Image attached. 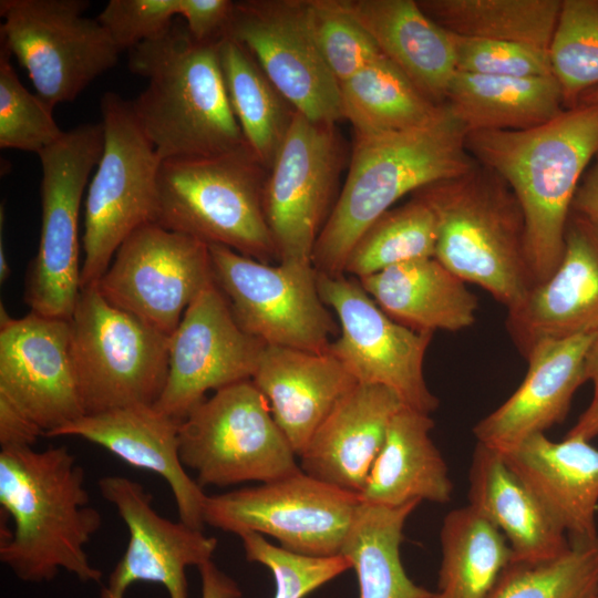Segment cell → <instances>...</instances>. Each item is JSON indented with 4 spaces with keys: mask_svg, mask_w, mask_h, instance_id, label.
<instances>
[{
    "mask_svg": "<svg viewBox=\"0 0 598 598\" xmlns=\"http://www.w3.org/2000/svg\"><path fill=\"white\" fill-rule=\"evenodd\" d=\"M86 0H1L0 41L51 107L71 102L112 69L121 50Z\"/></svg>",
    "mask_w": 598,
    "mask_h": 598,
    "instance_id": "cell-11",
    "label": "cell"
},
{
    "mask_svg": "<svg viewBox=\"0 0 598 598\" xmlns=\"http://www.w3.org/2000/svg\"><path fill=\"white\" fill-rule=\"evenodd\" d=\"M185 0H111L97 17L122 51L156 38L183 16Z\"/></svg>",
    "mask_w": 598,
    "mask_h": 598,
    "instance_id": "cell-44",
    "label": "cell"
},
{
    "mask_svg": "<svg viewBox=\"0 0 598 598\" xmlns=\"http://www.w3.org/2000/svg\"><path fill=\"white\" fill-rule=\"evenodd\" d=\"M71 352L86 414L154 405L166 382L169 337L81 287L70 319Z\"/></svg>",
    "mask_w": 598,
    "mask_h": 598,
    "instance_id": "cell-7",
    "label": "cell"
},
{
    "mask_svg": "<svg viewBox=\"0 0 598 598\" xmlns=\"http://www.w3.org/2000/svg\"><path fill=\"white\" fill-rule=\"evenodd\" d=\"M318 291L340 323L332 354L359 383L392 390L402 403L431 414L439 399L424 378V358L432 332H421L390 318L359 280L317 272Z\"/></svg>",
    "mask_w": 598,
    "mask_h": 598,
    "instance_id": "cell-14",
    "label": "cell"
},
{
    "mask_svg": "<svg viewBox=\"0 0 598 598\" xmlns=\"http://www.w3.org/2000/svg\"><path fill=\"white\" fill-rule=\"evenodd\" d=\"M598 435V402L590 405L579 416L577 423L568 431L566 436L579 437L590 441Z\"/></svg>",
    "mask_w": 598,
    "mask_h": 598,
    "instance_id": "cell-49",
    "label": "cell"
},
{
    "mask_svg": "<svg viewBox=\"0 0 598 598\" xmlns=\"http://www.w3.org/2000/svg\"><path fill=\"white\" fill-rule=\"evenodd\" d=\"M226 35L249 50L296 112L328 124L343 120L340 84L315 41L308 0L236 1Z\"/></svg>",
    "mask_w": 598,
    "mask_h": 598,
    "instance_id": "cell-17",
    "label": "cell"
},
{
    "mask_svg": "<svg viewBox=\"0 0 598 598\" xmlns=\"http://www.w3.org/2000/svg\"><path fill=\"white\" fill-rule=\"evenodd\" d=\"M252 382L299 457L337 401L357 381L329 352L265 346Z\"/></svg>",
    "mask_w": 598,
    "mask_h": 598,
    "instance_id": "cell-26",
    "label": "cell"
},
{
    "mask_svg": "<svg viewBox=\"0 0 598 598\" xmlns=\"http://www.w3.org/2000/svg\"><path fill=\"white\" fill-rule=\"evenodd\" d=\"M382 54L433 103L445 102L456 72L453 34L430 19L416 0H341Z\"/></svg>",
    "mask_w": 598,
    "mask_h": 598,
    "instance_id": "cell-28",
    "label": "cell"
},
{
    "mask_svg": "<svg viewBox=\"0 0 598 598\" xmlns=\"http://www.w3.org/2000/svg\"><path fill=\"white\" fill-rule=\"evenodd\" d=\"M0 396L49 436L85 415L71 352V323L30 312L10 317L1 305Z\"/></svg>",
    "mask_w": 598,
    "mask_h": 598,
    "instance_id": "cell-19",
    "label": "cell"
},
{
    "mask_svg": "<svg viewBox=\"0 0 598 598\" xmlns=\"http://www.w3.org/2000/svg\"><path fill=\"white\" fill-rule=\"evenodd\" d=\"M501 454L568 534L569 542L598 537V448L589 441L566 436L555 442L539 433Z\"/></svg>",
    "mask_w": 598,
    "mask_h": 598,
    "instance_id": "cell-25",
    "label": "cell"
},
{
    "mask_svg": "<svg viewBox=\"0 0 598 598\" xmlns=\"http://www.w3.org/2000/svg\"><path fill=\"white\" fill-rule=\"evenodd\" d=\"M268 171L250 148L161 162L156 225L269 264L276 247L264 212Z\"/></svg>",
    "mask_w": 598,
    "mask_h": 598,
    "instance_id": "cell-6",
    "label": "cell"
},
{
    "mask_svg": "<svg viewBox=\"0 0 598 598\" xmlns=\"http://www.w3.org/2000/svg\"><path fill=\"white\" fill-rule=\"evenodd\" d=\"M218 58L233 113L256 158L269 171L296 110L274 86L249 50L225 35Z\"/></svg>",
    "mask_w": 598,
    "mask_h": 598,
    "instance_id": "cell-33",
    "label": "cell"
},
{
    "mask_svg": "<svg viewBox=\"0 0 598 598\" xmlns=\"http://www.w3.org/2000/svg\"><path fill=\"white\" fill-rule=\"evenodd\" d=\"M0 226H1V237H0V281L4 282L10 274L11 269L7 259V255L3 248V241H2V220L0 219Z\"/></svg>",
    "mask_w": 598,
    "mask_h": 598,
    "instance_id": "cell-51",
    "label": "cell"
},
{
    "mask_svg": "<svg viewBox=\"0 0 598 598\" xmlns=\"http://www.w3.org/2000/svg\"><path fill=\"white\" fill-rule=\"evenodd\" d=\"M103 151L85 198L81 287L96 283L122 243L154 224L162 159L142 130L132 101L106 92L100 102Z\"/></svg>",
    "mask_w": 598,
    "mask_h": 598,
    "instance_id": "cell-8",
    "label": "cell"
},
{
    "mask_svg": "<svg viewBox=\"0 0 598 598\" xmlns=\"http://www.w3.org/2000/svg\"><path fill=\"white\" fill-rule=\"evenodd\" d=\"M421 502L398 507L361 502L340 555L351 563L359 598H430L406 574L400 548L406 519Z\"/></svg>",
    "mask_w": 598,
    "mask_h": 598,
    "instance_id": "cell-32",
    "label": "cell"
},
{
    "mask_svg": "<svg viewBox=\"0 0 598 598\" xmlns=\"http://www.w3.org/2000/svg\"><path fill=\"white\" fill-rule=\"evenodd\" d=\"M413 194L435 214V258L462 280L482 287L507 310L535 287L524 213L498 174L476 162L466 173Z\"/></svg>",
    "mask_w": 598,
    "mask_h": 598,
    "instance_id": "cell-5",
    "label": "cell"
},
{
    "mask_svg": "<svg viewBox=\"0 0 598 598\" xmlns=\"http://www.w3.org/2000/svg\"><path fill=\"white\" fill-rule=\"evenodd\" d=\"M11 58L10 50L0 41V147L39 155L64 131L55 123L53 109L20 82Z\"/></svg>",
    "mask_w": 598,
    "mask_h": 598,
    "instance_id": "cell-40",
    "label": "cell"
},
{
    "mask_svg": "<svg viewBox=\"0 0 598 598\" xmlns=\"http://www.w3.org/2000/svg\"><path fill=\"white\" fill-rule=\"evenodd\" d=\"M214 281L237 324L266 346L328 352L338 328L321 300L313 265L274 266L209 245Z\"/></svg>",
    "mask_w": 598,
    "mask_h": 598,
    "instance_id": "cell-13",
    "label": "cell"
},
{
    "mask_svg": "<svg viewBox=\"0 0 598 598\" xmlns=\"http://www.w3.org/2000/svg\"><path fill=\"white\" fill-rule=\"evenodd\" d=\"M179 457L205 487L267 483L301 471L252 380L215 391L196 404L178 430Z\"/></svg>",
    "mask_w": 598,
    "mask_h": 598,
    "instance_id": "cell-9",
    "label": "cell"
},
{
    "mask_svg": "<svg viewBox=\"0 0 598 598\" xmlns=\"http://www.w3.org/2000/svg\"><path fill=\"white\" fill-rule=\"evenodd\" d=\"M99 489L116 508L130 535L101 597L124 598L131 585L148 581L165 587L169 598H187L186 568L212 560L217 539L161 516L145 487L125 476L102 477Z\"/></svg>",
    "mask_w": 598,
    "mask_h": 598,
    "instance_id": "cell-20",
    "label": "cell"
},
{
    "mask_svg": "<svg viewBox=\"0 0 598 598\" xmlns=\"http://www.w3.org/2000/svg\"><path fill=\"white\" fill-rule=\"evenodd\" d=\"M437 221L429 204L416 195L382 214L351 249L344 272L357 279L391 266L435 257Z\"/></svg>",
    "mask_w": 598,
    "mask_h": 598,
    "instance_id": "cell-37",
    "label": "cell"
},
{
    "mask_svg": "<svg viewBox=\"0 0 598 598\" xmlns=\"http://www.w3.org/2000/svg\"><path fill=\"white\" fill-rule=\"evenodd\" d=\"M361 504L357 494L305 472L208 496L204 522L226 533H257L299 555H340Z\"/></svg>",
    "mask_w": 598,
    "mask_h": 598,
    "instance_id": "cell-12",
    "label": "cell"
},
{
    "mask_svg": "<svg viewBox=\"0 0 598 598\" xmlns=\"http://www.w3.org/2000/svg\"><path fill=\"white\" fill-rule=\"evenodd\" d=\"M101 123L63 133L38 156L41 231L28 269L24 301L31 312L70 320L81 289L79 214L89 176L103 151Z\"/></svg>",
    "mask_w": 598,
    "mask_h": 598,
    "instance_id": "cell-10",
    "label": "cell"
},
{
    "mask_svg": "<svg viewBox=\"0 0 598 598\" xmlns=\"http://www.w3.org/2000/svg\"><path fill=\"white\" fill-rule=\"evenodd\" d=\"M213 282L208 244L146 224L122 243L96 283L111 305L171 337L187 307Z\"/></svg>",
    "mask_w": 598,
    "mask_h": 598,
    "instance_id": "cell-16",
    "label": "cell"
},
{
    "mask_svg": "<svg viewBox=\"0 0 598 598\" xmlns=\"http://www.w3.org/2000/svg\"><path fill=\"white\" fill-rule=\"evenodd\" d=\"M565 110L598 86V0H561L548 49Z\"/></svg>",
    "mask_w": 598,
    "mask_h": 598,
    "instance_id": "cell-39",
    "label": "cell"
},
{
    "mask_svg": "<svg viewBox=\"0 0 598 598\" xmlns=\"http://www.w3.org/2000/svg\"><path fill=\"white\" fill-rule=\"evenodd\" d=\"M248 561L267 567L275 579L274 598H305L351 568L342 555L311 557L288 551L248 532L239 535Z\"/></svg>",
    "mask_w": 598,
    "mask_h": 598,
    "instance_id": "cell-42",
    "label": "cell"
},
{
    "mask_svg": "<svg viewBox=\"0 0 598 598\" xmlns=\"http://www.w3.org/2000/svg\"><path fill=\"white\" fill-rule=\"evenodd\" d=\"M128 52L130 70L147 80L133 110L162 161L249 148L228 100L218 42L196 41L176 19Z\"/></svg>",
    "mask_w": 598,
    "mask_h": 598,
    "instance_id": "cell-4",
    "label": "cell"
},
{
    "mask_svg": "<svg viewBox=\"0 0 598 598\" xmlns=\"http://www.w3.org/2000/svg\"><path fill=\"white\" fill-rule=\"evenodd\" d=\"M0 505L13 522L0 559L27 582L52 580L61 569L100 582L85 545L102 525L90 505L84 468L66 446L1 448Z\"/></svg>",
    "mask_w": 598,
    "mask_h": 598,
    "instance_id": "cell-1",
    "label": "cell"
},
{
    "mask_svg": "<svg viewBox=\"0 0 598 598\" xmlns=\"http://www.w3.org/2000/svg\"><path fill=\"white\" fill-rule=\"evenodd\" d=\"M456 71L506 78L550 75L548 52L525 44L453 34Z\"/></svg>",
    "mask_w": 598,
    "mask_h": 598,
    "instance_id": "cell-43",
    "label": "cell"
},
{
    "mask_svg": "<svg viewBox=\"0 0 598 598\" xmlns=\"http://www.w3.org/2000/svg\"><path fill=\"white\" fill-rule=\"evenodd\" d=\"M234 4L229 0H185L182 18L196 41L219 42L227 34Z\"/></svg>",
    "mask_w": 598,
    "mask_h": 598,
    "instance_id": "cell-45",
    "label": "cell"
},
{
    "mask_svg": "<svg viewBox=\"0 0 598 598\" xmlns=\"http://www.w3.org/2000/svg\"><path fill=\"white\" fill-rule=\"evenodd\" d=\"M592 598H598V592Z\"/></svg>",
    "mask_w": 598,
    "mask_h": 598,
    "instance_id": "cell-53",
    "label": "cell"
},
{
    "mask_svg": "<svg viewBox=\"0 0 598 598\" xmlns=\"http://www.w3.org/2000/svg\"><path fill=\"white\" fill-rule=\"evenodd\" d=\"M405 406L390 389L357 382L334 404L300 454L306 474L360 495L395 413Z\"/></svg>",
    "mask_w": 598,
    "mask_h": 598,
    "instance_id": "cell-24",
    "label": "cell"
},
{
    "mask_svg": "<svg viewBox=\"0 0 598 598\" xmlns=\"http://www.w3.org/2000/svg\"><path fill=\"white\" fill-rule=\"evenodd\" d=\"M430 414L408 406L392 417L382 447L370 470L360 501L386 507L429 501H452L453 483L440 450L431 439Z\"/></svg>",
    "mask_w": 598,
    "mask_h": 598,
    "instance_id": "cell-29",
    "label": "cell"
},
{
    "mask_svg": "<svg viewBox=\"0 0 598 598\" xmlns=\"http://www.w3.org/2000/svg\"><path fill=\"white\" fill-rule=\"evenodd\" d=\"M265 346L237 324L214 281L192 301L169 337L167 378L153 406L182 422L207 391L251 380Z\"/></svg>",
    "mask_w": 598,
    "mask_h": 598,
    "instance_id": "cell-18",
    "label": "cell"
},
{
    "mask_svg": "<svg viewBox=\"0 0 598 598\" xmlns=\"http://www.w3.org/2000/svg\"><path fill=\"white\" fill-rule=\"evenodd\" d=\"M467 498V505L504 535L515 560L553 559L570 546L566 533L503 455L477 442Z\"/></svg>",
    "mask_w": 598,
    "mask_h": 598,
    "instance_id": "cell-27",
    "label": "cell"
},
{
    "mask_svg": "<svg viewBox=\"0 0 598 598\" xmlns=\"http://www.w3.org/2000/svg\"><path fill=\"white\" fill-rule=\"evenodd\" d=\"M444 104L467 133L526 130L565 110L560 86L553 74L506 78L456 71Z\"/></svg>",
    "mask_w": 598,
    "mask_h": 598,
    "instance_id": "cell-31",
    "label": "cell"
},
{
    "mask_svg": "<svg viewBox=\"0 0 598 598\" xmlns=\"http://www.w3.org/2000/svg\"><path fill=\"white\" fill-rule=\"evenodd\" d=\"M585 370L587 381H591L594 385V396L591 402H598V331L595 332L588 347L585 359Z\"/></svg>",
    "mask_w": 598,
    "mask_h": 598,
    "instance_id": "cell-50",
    "label": "cell"
},
{
    "mask_svg": "<svg viewBox=\"0 0 598 598\" xmlns=\"http://www.w3.org/2000/svg\"><path fill=\"white\" fill-rule=\"evenodd\" d=\"M308 13L320 54L339 84L383 55L341 0H308Z\"/></svg>",
    "mask_w": 598,
    "mask_h": 598,
    "instance_id": "cell-41",
    "label": "cell"
},
{
    "mask_svg": "<svg viewBox=\"0 0 598 598\" xmlns=\"http://www.w3.org/2000/svg\"><path fill=\"white\" fill-rule=\"evenodd\" d=\"M597 592L598 537L570 542L553 559H512L486 598H592Z\"/></svg>",
    "mask_w": 598,
    "mask_h": 598,
    "instance_id": "cell-38",
    "label": "cell"
},
{
    "mask_svg": "<svg viewBox=\"0 0 598 598\" xmlns=\"http://www.w3.org/2000/svg\"><path fill=\"white\" fill-rule=\"evenodd\" d=\"M358 280L390 318L413 330L458 331L475 322L476 296L435 257L401 262Z\"/></svg>",
    "mask_w": 598,
    "mask_h": 598,
    "instance_id": "cell-30",
    "label": "cell"
},
{
    "mask_svg": "<svg viewBox=\"0 0 598 598\" xmlns=\"http://www.w3.org/2000/svg\"><path fill=\"white\" fill-rule=\"evenodd\" d=\"M197 568L202 581V598H241L243 592L237 582L212 560Z\"/></svg>",
    "mask_w": 598,
    "mask_h": 598,
    "instance_id": "cell-48",
    "label": "cell"
},
{
    "mask_svg": "<svg viewBox=\"0 0 598 598\" xmlns=\"http://www.w3.org/2000/svg\"><path fill=\"white\" fill-rule=\"evenodd\" d=\"M43 431L21 413L7 399L0 396V445L1 448L24 447L35 443Z\"/></svg>",
    "mask_w": 598,
    "mask_h": 598,
    "instance_id": "cell-46",
    "label": "cell"
},
{
    "mask_svg": "<svg viewBox=\"0 0 598 598\" xmlns=\"http://www.w3.org/2000/svg\"><path fill=\"white\" fill-rule=\"evenodd\" d=\"M452 34L507 41L548 52L561 0H416Z\"/></svg>",
    "mask_w": 598,
    "mask_h": 598,
    "instance_id": "cell-36",
    "label": "cell"
},
{
    "mask_svg": "<svg viewBox=\"0 0 598 598\" xmlns=\"http://www.w3.org/2000/svg\"><path fill=\"white\" fill-rule=\"evenodd\" d=\"M466 135L443 104L424 125L354 137L344 185L315 245L316 271L343 275L357 240L396 200L470 171L476 161L466 148Z\"/></svg>",
    "mask_w": 598,
    "mask_h": 598,
    "instance_id": "cell-3",
    "label": "cell"
},
{
    "mask_svg": "<svg viewBox=\"0 0 598 598\" xmlns=\"http://www.w3.org/2000/svg\"><path fill=\"white\" fill-rule=\"evenodd\" d=\"M440 544L437 587L430 598H486L513 559L504 535L468 505L446 514Z\"/></svg>",
    "mask_w": 598,
    "mask_h": 598,
    "instance_id": "cell-34",
    "label": "cell"
},
{
    "mask_svg": "<svg viewBox=\"0 0 598 598\" xmlns=\"http://www.w3.org/2000/svg\"><path fill=\"white\" fill-rule=\"evenodd\" d=\"M179 424L153 405H133L83 415L49 437L79 436L106 448L131 466L158 474L172 491L179 520L202 530L208 495L181 461Z\"/></svg>",
    "mask_w": 598,
    "mask_h": 598,
    "instance_id": "cell-23",
    "label": "cell"
},
{
    "mask_svg": "<svg viewBox=\"0 0 598 598\" xmlns=\"http://www.w3.org/2000/svg\"><path fill=\"white\" fill-rule=\"evenodd\" d=\"M343 120L355 137L404 131L426 124L441 111L384 55L340 83Z\"/></svg>",
    "mask_w": 598,
    "mask_h": 598,
    "instance_id": "cell-35",
    "label": "cell"
},
{
    "mask_svg": "<svg viewBox=\"0 0 598 598\" xmlns=\"http://www.w3.org/2000/svg\"><path fill=\"white\" fill-rule=\"evenodd\" d=\"M343 157L336 124L295 113L268 171L262 197L279 262L312 265L316 241L331 213Z\"/></svg>",
    "mask_w": 598,
    "mask_h": 598,
    "instance_id": "cell-15",
    "label": "cell"
},
{
    "mask_svg": "<svg viewBox=\"0 0 598 598\" xmlns=\"http://www.w3.org/2000/svg\"><path fill=\"white\" fill-rule=\"evenodd\" d=\"M570 212L598 227V152L576 189Z\"/></svg>",
    "mask_w": 598,
    "mask_h": 598,
    "instance_id": "cell-47",
    "label": "cell"
},
{
    "mask_svg": "<svg viewBox=\"0 0 598 598\" xmlns=\"http://www.w3.org/2000/svg\"><path fill=\"white\" fill-rule=\"evenodd\" d=\"M466 148L515 193L535 286L545 281L560 264L576 189L598 152V105L564 110L526 130L470 132Z\"/></svg>",
    "mask_w": 598,
    "mask_h": 598,
    "instance_id": "cell-2",
    "label": "cell"
},
{
    "mask_svg": "<svg viewBox=\"0 0 598 598\" xmlns=\"http://www.w3.org/2000/svg\"><path fill=\"white\" fill-rule=\"evenodd\" d=\"M578 105H598V86L584 93L578 100Z\"/></svg>",
    "mask_w": 598,
    "mask_h": 598,
    "instance_id": "cell-52",
    "label": "cell"
},
{
    "mask_svg": "<svg viewBox=\"0 0 598 598\" xmlns=\"http://www.w3.org/2000/svg\"><path fill=\"white\" fill-rule=\"evenodd\" d=\"M507 330L520 353L545 340L598 331V227L570 212L560 264L508 310Z\"/></svg>",
    "mask_w": 598,
    "mask_h": 598,
    "instance_id": "cell-21",
    "label": "cell"
},
{
    "mask_svg": "<svg viewBox=\"0 0 598 598\" xmlns=\"http://www.w3.org/2000/svg\"><path fill=\"white\" fill-rule=\"evenodd\" d=\"M595 333L536 343L518 389L473 427L477 443L505 453L561 423L578 388L587 381L585 359Z\"/></svg>",
    "mask_w": 598,
    "mask_h": 598,
    "instance_id": "cell-22",
    "label": "cell"
}]
</instances>
